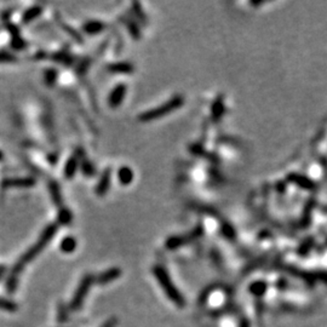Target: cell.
<instances>
[{"mask_svg": "<svg viewBox=\"0 0 327 327\" xmlns=\"http://www.w3.org/2000/svg\"><path fill=\"white\" fill-rule=\"evenodd\" d=\"M56 232H57L56 224H51V225H49V227H46V229L44 230L43 234H41V236L39 237L38 241H36V244H34L33 246H32L31 249H29L28 251H27L26 254H24L23 256L18 259V262L15 264V267L12 268L11 272H10V276H14L18 279L19 274H21L22 271H23L24 267H26L29 262L33 261V259L36 258V257L38 256V254H40L44 249H45L46 245L49 244V241H50V240L54 236Z\"/></svg>", "mask_w": 327, "mask_h": 327, "instance_id": "6da1fadb", "label": "cell"}, {"mask_svg": "<svg viewBox=\"0 0 327 327\" xmlns=\"http://www.w3.org/2000/svg\"><path fill=\"white\" fill-rule=\"evenodd\" d=\"M153 274H154V276L157 277L158 282L160 284V286H162V289L164 290L166 296L170 298V301L172 302L175 306L180 307V308H183V307L185 306L184 297H183V294L181 293L180 290L173 285L172 280H171L167 272H166L163 267L157 266L153 268Z\"/></svg>", "mask_w": 327, "mask_h": 327, "instance_id": "7a4b0ae2", "label": "cell"}, {"mask_svg": "<svg viewBox=\"0 0 327 327\" xmlns=\"http://www.w3.org/2000/svg\"><path fill=\"white\" fill-rule=\"evenodd\" d=\"M95 282V276L91 274H86L85 276L81 279L80 284H79L78 289H76L75 293H74L73 298H72L71 304H69L68 309L69 311H79L83 307L84 302H85L86 296H88L89 291H90L91 286Z\"/></svg>", "mask_w": 327, "mask_h": 327, "instance_id": "3957f363", "label": "cell"}, {"mask_svg": "<svg viewBox=\"0 0 327 327\" xmlns=\"http://www.w3.org/2000/svg\"><path fill=\"white\" fill-rule=\"evenodd\" d=\"M182 103H183L182 98L175 97L173 100H171L170 102L165 103V105L162 106V107H159L158 109H153V110H149V111H147V113L142 114L141 120L150 121V120H154V119L162 118V116L165 115V114H168L172 110H175V109L180 108L181 106H182Z\"/></svg>", "mask_w": 327, "mask_h": 327, "instance_id": "277c9868", "label": "cell"}, {"mask_svg": "<svg viewBox=\"0 0 327 327\" xmlns=\"http://www.w3.org/2000/svg\"><path fill=\"white\" fill-rule=\"evenodd\" d=\"M121 275V271L119 268H110L108 271L103 272L102 274L98 275L97 277H95V282H97L98 285H108L110 282H113L114 280L118 279Z\"/></svg>", "mask_w": 327, "mask_h": 327, "instance_id": "5b68a950", "label": "cell"}, {"mask_svg": "<svg viewBox=\"0 0 327 327\" xmlns=\"http://www.w3.org/2000/svg\"><path fill=\"white\" fill-rule=\"evenodd\" d=\"M34 185V180L32 178H9V180H5L2 182L1 187L2 188H26V187H32Z\"/></svg>", "mask_w": 327, "mask_h": 327, "instance_id": "8992f818", "label": "cell"}, {"mask_svg": "<svg viewBox=\"0 0 327 327\" xmlns=\"http://www.w3.org/2000/svg\"><path fill=\"white\" fill-rule=\"evenodd\" d=\"M126 89L124 85L116 86L113 90V92L110 93V97H109V103H110L111 107H115V106L120 105L124 100V96H125Z\"/></svg>", "mask_w": 327, "mask_h": 327, "instance_id": "52a82bcc", "label": "cell"}, {"mask_svg": "<svg viewBox=\"0 0 327 327\" xmlns=\"http://www.w3.org/2000/svg\"><path fill=\"white\" fill-rule=\"evenodd\" d=\"M0 310L9 311V313H16L18 310V306L14 301H10V299L4 298V297H0Z\"/></svg>", "mask_w": 327, "mask_h": 327, "instance_id": "ba28073f", "label": "cell"}, {"mask_svg": "<svg viewBox=\"0 0 327 327\" xmlns=\"http://www.w3.org/2000/svg\"><path fill=\"white\" fill-rule=\"evenodd\" d=\"M61 250L64 252V254H71L75 250L76 247V241L74 237H66L63 239V241L61 242Z\"/></svg>", "mask_w": 327, "mask_h": 327, "instance_id": "9c48e42d", "label": "cell"}, {"mask_svg": "<svg viewBox=\"0 0 327 327\" xmlns=\"http://www.w3.org/2000/svg\"><path fill=\"white\" fill-rule=\"evenodd\" d=\"M40 12H41V7H39V6H34V7H31V9H28L23 15V23H28V22H31L32 19H34L36 16H39Z\"/></svg>", "mask_w": 327, "mask_h": 327, "instance_id": "30bf717a", "label": "cell"}, {"mask_svg": "<svg viewBox=\"0 0 327 327\" xmlns=\"http://www.w3.org/2000/svg\"><path fill=\"white\" fill-rule=\"evenodd\" d=\"M109 173H110V172H109ZM109 173H108V171H106V173L103 175L102 180H101L100 185H98V188H97L98 195H103L106 192H107L109 181H110V175H109Z\"/></svg>", "mask_w": 327, "mask_h": 327, "instance_id": "8fae6325", "label": "cell"}, {"mask_svg": "<svg viewBox=\"0 0 327 327\" xmlns=\"http://www.w3.org/2000/svg\"><path fill=\"white\" fill-rule=\"evenodd\" d=\"M68 314L69 309L64 307L63 303L58 304V311H57V319H58L59 323H66L68 320Z\"/></svg>", "mask_w": 327, "mask_h": 327, "instance_id": "7c38bea8", "label": "cell"}, {"mask_svg": "<svg viewBox=\"0 0 327 327\" xmlns=\"http://www.w3.org/2000/svg\"><path fill=\"white\" fill-rule=\"evenodd\" d=\"M119 178H120L121 183H124V184L130 182V181L132 180V172H131L130 168L127 167L121 168L120 172H119Z\"/></svg>", "mask_w": 327, "mask_h": 327, "instance_id": "4fadbf2b", "label": "cell"}, {"mask_svg": "<svg viewBox=\"0 0 327 327\" xmlns=\"http://www.w3.org/2000/svg\"><path fill=\"white\" fill-rule=\"evenodd\" d=\"M101 28H102V24L97 23V22H90L85 26V31L88 33H96V32L101 31Z\"/></svg>", "mask_w": 327, "mask_h": 327, "instance_id": "5bb4252c", "label": "cell"}, {"mask_svg": "<svg viewBox=\"0 0 327 327\" xmlns=\"http://www.w3.org/2000/svg\"><path fill=\"white\" fill-rule=\"evenodd\" d=\"M75 168H76V163L75 160L72 159L69 160L68 164H67V167H66V173H67V177H73L74 172H75Z\"/></svg>", "mask_w": 327, "mask_h": 327, "instance_id": "9a60e30c", "label": "cell"}, {"mask_svg": "<svg viewBox=\"0 0 327 327\" xmlns=\"http://www.w3.org/2000/svg\"><path fill=\"white\" fill-rule=\"evenodd\" d=\"M15 61L14 54H9L7 51H0V62H12Z\"/></svg>", "mask_w": 327, "mask_h": 327, "instance_id": "2e32d148", "label": "cell"}, {"mask_svg": "<svg viewBox=\"0 0 327 327\" xmlns=\"http://www.w3.org/2000/svg\"><path fill=\"white\" fill-rule=\"evenodd\" d=\"M211 293H212V287H209V289H207V290H205V291L201 293V296H200L199 303L200 304H204L205 302H206V299L209 298V296Z\"/></svg>", "mask_w": 327, "mask_h": 327, "instance_id": "e0dca14e", "label": "cell"}, {"mask_svg": "<svg viewBox=\"0 0 327 327\" xmlns=\"http://www.w3.org/2000/svg\"><path fill=\"white\" fill-rule=\"evenodd\" d=\"M116 325H118V319L110 318V319H108V320L106 321V323L103 324L101 327H116Z\"/></svg>", "mask_w": 327, "mask_h": 327, "instance_id": "ac0fdd59", "label": "cell"}, {"mask_svg": "<svg viewBox=\"0 0 327 327\" xmlns=\"http://www.w3.org/2000/svg\"><path fill=\"white\" fill-rule=\"evenodd\" d=\"M5 272H6V267H5V266H0V279H1V277L4 276Z\"/></svg>", "mask_w": 327, "mask_h": 327, "instance_id": "d6986e66", "label": "cell"}, {"mask_svg": "<svg viewBox=\"0 0 327 327\" xmlns=\"http://www.w3.org/2000/svg\"><path fill=\"white\" fill-rule=\"evenodd\" d=\"M2 159V153H1V150H0V160Z\"/></svg>", "mask_w": 327, "mask_h": 327, "instance_id": "ffe728a7", "label": "cell"}]
</instances>
